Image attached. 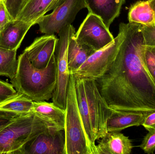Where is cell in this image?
Segmentation results:
<instances>
[{
  "instance_id": "obj_1",
  "label": "cell",
  "mask_w": 155,
  "mask_h": 154,
  "mask_svg": "<svg viewBox=\"0 0 155 154\" xmlns=\"http://www.w3.org/2000/svg\"><path fill=\"white\" fill-rule=\"evenodd\" d=\"M120 24L124 39L109 68L96 83L112 109L147 115L155 111V80L143 58L146 44L143 25L130 22Z\"/></svg>"
},
{
  "instance_id": "obj_2",
  "label": "cell",
  "mask_w": 155,
  "mask_h": 154,
  "mask_svg": "<svg viewBox=\"0 0 155 154\" xmlns=\"http://www.w3.org/2000/svg\"><path fill=\"white\" fill-rule=\"evenodd\" d=\"M78 109L87 139L97 154L95 142L107 134V123L114 112L99 92L95 80L75 78Z\"/></svg>"
},
{
  "instance_id": "obj_3",
  "label": "cell",
  "mask_w": 155,
  "mask_h": 154,
  "mask_svg": "<svg viewBox=\"0 0 155 154\" xmlns=\"http://www.w3.org/2000/svg\"><path fill=\"white\" fill-rule=\"evenodd\" d=\"M11 82L17 92L33 101L52 99L57 83V68L54 54L46 68L34 67L24 52L18 58V68Z\"/></svg>"
},
{
  "instance_id": "obj_4",
  "label": "cell",
  "mask_w": 155,
  "mask_h": 154,
  "mask_svg": "<svg viewBox=\"0 0 155 154\" xmlns=\"http://www.w3.org/2000/svg\"><path fill=\"white\" fill-rule=\"evenodd\" d=\"M51 128H55L34 113L15 118L0 132V154H21L29 142Z\"/></svg>"
},
{
  "instance_id": "obj_5",
  "label": "cell",
  "mask_w": 155,
  "mask_h": 154,
  "mask_svg": "<svg viewBox=\"0 0 155 154\" xmlns=\"http://www.w3.org/2000/svg\"><path fill=\"white\" fill-rule=\"evenodd\" d=\"M66 154H95L87 139L78 109L75 77L70 73L67 88L64 127Z\"/></svg>"
},
{
  "instance_id": "obj_6",
  "label": "cell",
  "mask_w": 155,
  "mask_h": 154,
  "mask_svg": "<svg viewBox=\"0 0 155 154\" xmlns=\"http://www.w3.org/2000/svg\"><path fill=\"white\" fill-rule=\"evenodd\" d=\"M75 33V28L71 24L64 27L58 33L59 38L54 52L57 68V83L51 99L54 104L65 110L70 77L68 65V46L71 38Z\"/></svg>"
},
{
  "instance_id": "obj_7",
  "label": "cell",
  "mask_w": 155,
  "mask_h": 154,
  "mask_svg": "<svg viewBox=\"0 0 155 154\" xmlns=\"http://www.w3.org/2000/svg\"><path fill=\"white\" fill-rule=\"evenodd\" d=\"M124 38V29L119 25V32L114 40L95 52L73 74L76 78L96 80L104 75L115 58Z\"/></svg>"
},
{
  "instance_id": "obj_8",
  "label": "cell",
  "mask_w": 155,
  "mask_h": 154,
  "mask_svg": "<svg viewBox=\"0 0 155 154\" xmlns=\"http://www.w3.org/2000/svg\"><path fill=\"white\" fill-rule=\"evenodd\" d=\"M74 37L79 44L94 52L105 47L114 39L101 18L90 12L80 24Z\"/></svg>"
},
{
  "instance_id": "obj_9",
  "label": "cell",
  "mask_w": 155,
  "mask_h": 154,
  "mask_svg": "<svg viewBox=\"0 0 155 154\" xmlns=\"http://www.w3.org/2000/svg\"><path fill=\"white\" fill-rule=\"evenodd\" d=\"M86 8V0H64L51 13L41 17L36 24L41 33L58 34L64 27L72 23L79 11Z\"/></svg>"
},
{
  "instance_id": "obj_10",
  "label": "cell",
  "mask_w": 155,
  "mask_h": 154,
  "mask_svg": "<svg viewBox=\"0 0 155 154\" xmlns=\"http://www.w3.org/2000/svg\"><path fill=\"white\" fill-rule=\"evenodd\" d=\"M21 154H66L64 130L51 128L35 137Z\"/></svg>"
},
{
  "instance_id": "obj_11",
  "label": "cell",
  "mask_w": 155,
  "mask_h": 154,
  "mask_svg": "<svg viewBox=\"0 0 155 154\" xmlns=\"http://www.w3.org/2000/svg\"><path fill=\"white\" fill-rule=\"evenodd\" d=\"M58 40L54 34H45L37 37L24 52L34 67L44 68L48 66L54 54Z\"/></svg>"
},
{
  "instance_id": "obj_12",
  "label": "cell",
  "mask_w": 155,
  "mask_h": 154,
  "mask_svg": "<svg viewBox=\"0 0 155 154\" xmlns=\"http://www.w3.org/2000/svg\"><path fill=\"white\" fill-rule=\"evenodd\" d=\"M64 0H23L16 19L36 24L48 12L53 11Z\"/></svg>"
},
{
  "instance_id": "obj_13",
  "label": "cell",
  "mask_w": 155,
  "mask_h": 154,
  "mask_svg": "<svg viewBox=\"0 0 155 154\" xmlns=\"http://www.w3.org/2000/svg\"><path fill=\"white\" fill-rule=\"evenodd\" d=\"M33 25L21 20H13L0 33V47L17 51L26 33Z\"/></svg>"
},
{
  "instance_id": "obj_14",
  "label": "cell",
  "mask_w": 155,
  "mask_h": 154,
  "mask_svg": "<svg viewBox=\"0 0 155 154\" xmlns=\"http://www.w3.org/2000/svg\"><path fill=\"white\" fill-rule=\"evenodd\" d=\"M126 0H86L88 12L101 18L109 29L110 25L120 15L121 8Z\"/></svg>"
},
{
  "instance_id": "obj_15",
  "label": "cell",
  "mask_w": 155,
  "mask_h": 154,
  "mask_svg": "<svg viewBox=\"0 0 155 154\" xmlns=\"http://www.w3.org/2000/svg\"><path fill=\"white\" fill-rule=\"evenodd\" d=\"M96 145L97 154H130L133 148L128 137L119 132H108Z\"/></svg>"
},
{
  "instance_id": "obj_16",
  "label": "cell",
  "mask_w": 155,
  "mask_h": 154,
  "mask_svg": "<svg viewBox=\"0 0 155 154\" xmlns=\"http://www.w3.org/2000/svg\"><path fill=\"white\" fill-rule=\"evenodd\" d=\"M32 112L41 118L58 130H64L65 110L53 103L34 101Z\"/></svg>"
},
{
  "instance_id": "obj_17",
  "label": "cell",
  "mask_w": 155,
  "mask_h": 154,
  "mask_svg": "<svg viewBox=\"0 0 155 154\" xmlns=\"http://www.w3.org/2000/svg\"><path fill=\"white\" fill-rule=\"evenodd\" d=\"M146 116L141 112L114 110L107 121V132H120L130 127L142 125Z\"/></svg>"
},
{
  "instance_id": "obj_18",
  "label": "cell",
  "mask_w": 155,
  "mask_h": 154,
  "mask_svg": "<svg viewBox=\"0 0 155 154\" xmlns=\"http://www.w3.org/2000/svg\"><path fill=\"white\" fill-rule=\"evenodd\" d=\"M129 22L143 26H155V12L149 1H140L131 5L128 13Z\"/></svg>"
},
{
  "instance_id": "obj_19",
  "label": "cell",
  "mask_w": 155,
  "mask_h": 154,
  "mask_svg": "<svg viewBox=\"0 0 155 154\" xmlns=\"http://www.w3.org/2000/svg\"><path fill=\"white\" fill-rule=\"evenodd\" d=\"M74 35L71 38L68 46V65L70 73H73L78 69L89 56L95 52L79 44L75 39Z\"/></svg>"
},
{
  "instance_id": "obj_20",
  "label": "cell",
  "mask_w": 155,
  "mask_h": 154,
  "mask_svg": "<svg viewBox=\"0 0 155 154\" xmlns=\"http://www.w3.org/2000/svg\"><path fill=\"white\" fill-rule=\"evenodd\" d=\"M16 50H11L0 47V76L12 80L14 77L18 68Z\"/></svg>"
},
{
  "instance_id": "obj_21",
  "label": "cell",
  "mask_w": 155,
  "mask_h": 154,
  "mask_svg": "<svg viewBox=\"0 0 155 154\" xmlns=\"http://www.w3.org/2000/svg\"><path fill=\"white\" fill-rule=\"evenodd\" d=\"M143 58L149 73L155 80V46L146 45Z\"/></svg>"
},
{
  "instance_id": "obj_22",
  "label": "cell",
  "mask_w": 155,
  "mask_h": 154,
  "mask_svg": "<svg viewBox=\"0 0 155 154\" xmlns=\"http://www.w3.org/2000/svg\"><path fill=\"white\" fill-rule=\"evenodd\" d=\"M148 132L139 146L145 153L151 154L155 151V129Z\"/></svg>"
},
{
  "instance_id": "obj_23",
  "label": "cell",
  "mask_w": 155,
  "mask_h": 154,
  "mask_svg": "<svg viewBox=\"0 0 155 154\" xmlns=\"http://www.w3.org/2000/svg\"><path fill=\"white\" fill-rule=\"evenodd\" d=\"M12 84L0 79V102L18 95Z\"/></svg>"
},
{
  "instance_id": "obj_24",
  "label": "cell",
  "mask_w": 155,
  "mask_h": 154,
  "mask_svg": "<svg viewBox=\"0 0 155 154\" xmlns=\"http://www.w3.org/2000/svg\"><path fill=\"white\" fill-rule=\"evenodd\" d=\"M13 20L6 8L4 0H0V33Z\"/></svg>"
},
{
  "instance_id": "obj_25",
  "label": "cell",
  "mask_w": 155,
  "mask_h": 154,
  "mask_svg": "<svg viewBox=\"0 0 155 154\" xmlns=\"http://www.w3.org/2000/svg\"><path fill=\"white\" fill-rule=\"evenodd\" d=\"M146 45L155 46V26H142Z\"/></svg>"
},
{
  "instance_id": "obj_26",
  "label": "cell",
  "mask_w": 155,
  "mask_h": 154,
  "mask_svg": "<svg viewBox=\"0 0 155 154\" xmlns=\"http://www.w3.org/2000/svg\"><path fill=\"white\" fill-rule=\"evenodd\" d=\"M6 8L13 20L16 19L23 0H4Z\"/></svg>"
},
{
  "instance_id": "obj_27",
  "label": "cell",
  "mask_w": 155,
  "mask_h": 154,
  "mask_svg": "<svg viewBox=\"0 0 155 154\" xmlns=\"http://www.w3.org/2000/svg\"><path fill=\"white\" fill-rule=\"evenodd\" d=\"M142 125L148 131L155 129V111L146 116Z\"/></svg>"
},
{
  "instance_id": "obj_28",
  "label": "cell",
  "mask_w": 155,
  "mask_h": 154,
  "mask_svg": "<svg viewBox=\"0 0 155 154\" xmlns=\"http://www.w3.org/2000/svg\"><path fill=\"white\" fill-rule=\"evenodd\" d=\"M16 117L14 114L0 112V132Z\"/></svg>"
},
{
  "instance_id": "obj_29",
  "label": "cell",
  "mask_w": 155,
  "mask_h": 154,
  "mask_svg": "<svg viewBox=\"0 0 155 154\" xmlns=\"http://www.w3.org/2000/svg\"><path fill=\"white\" fill-rule=\"evenodd\" d=\"M17 95H16V96H17ZM13 97L11 98L10 99H6V100H5V101H3V102H0V112H2V108L3 106L5 104H6V103H7V102H8L9 100H10V99H11Z\"/></svg>"
},
{
  "instance_id": "obj_30",
  "label": "cell",
  "mask_w": 155,
  "mask_h": 154,
  "mask_svg": "<svg viewBox=\"0 0 155 154\" xmlns=\"http://www.w3.org/2000/svg\"><path fill=\"white\" fill-rule=\"evenodd\" d=\"M151 7L153 8L155 12V0H148Z\"/></svg>"
}]
</instances>
